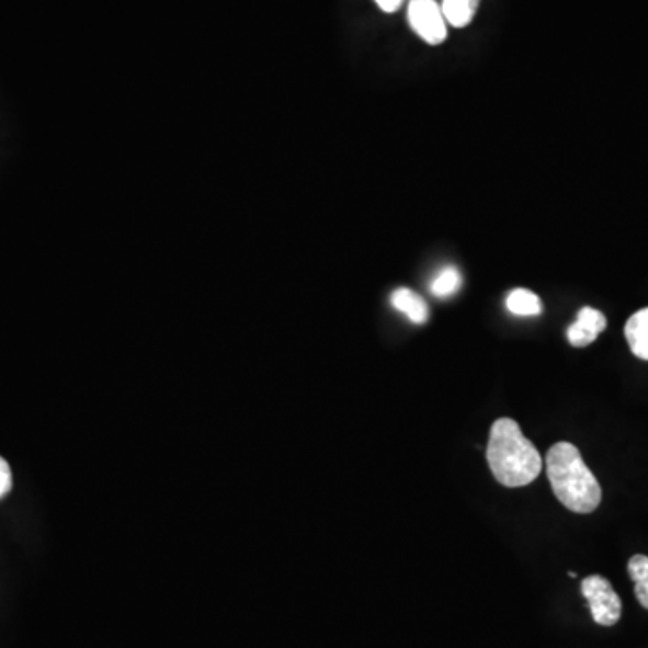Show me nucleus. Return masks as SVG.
<instances>
[{"label": "nucleus", "mask_w": 648, "mask_h": 648, "mask_svg": "<svg viewBox=\"0 0 648 648\" xmlns=\"http://www.w3.org/2000/svg\"><path fill=\"white\" fill-rule=\"evenodd\" d=\"M488 467L503 487L521 488L538 478L543 457L512 418H499L490 429Z\"/></svg>", "instance_id": "1"}, {"label": "nucleus", "mask_w": 648, "mask_h": 648, "mask_svg": "<svg viewBox=\"0 0 648 648\" xmlns=\"http://www.w3.org/2000/svg\"><path fill=\"white\" fill-rule=\"evenodd\" d=\"M546 474L553 492L575 513H591L602 503V487L573 443H555L548 451Z\"/></svg>", "instance_id": "2"}, {"label": "nucleus", "mask_w": 648, "mask_h": 648, "mask_svg": "<svg viewBox=\"0 0 648 648\" xmlns=\"http://www.w3.org/2000/svg\"><path fill=\"white\" fill-rule=\"evenodd\" d=\"M583 599L588 600L593 619L602 627H613L622 618V600L614 591L613 583L600 575L582 580Z\"/></svg>", "instance_id": "3"}, {"label": "nucleus", "mask_w": 648, "mask_h": 648, "mask_svg": "<svg viewBox=\"0 0 648 648\" xmlns=\"http://www.w3.org/2000/svg\"><path fill=\"white\" fill-rule=\"evenodd\" d=\"M408 21L411 30L429 46H440L447 38V21L436 0H411Z\"/></svg>", "instance_id": "4"}, {"label": "nucleus", "mask_w": 648, "mask_h": 648, "mask_svg": "<svg viewBox=\"0 0 648 648\" xmlns=\"http://www.w3.org/2000/svg\"><path fill=\"white\" fill-rule=\"evenodd\" d=\"M607 328V319L593 307H583L577 314V321L568 328V341L571 346L586 348L599 339Z\"/></svg>", "instance_id": "5"}, {"label": "nucleus", "mask_w": 648, "mask_h": 648, "mask_svg": "<svg viewBox=\"0 0 648 648\" xmlns=\"http://www.w3.org/2000/svg\"><path fill=\"white\" fill-rule=\"evenodd\" d=\"M391 305L398 312L408 316L409 321L414 325H423L429 321V307L425 299L411 288H397L391 294Z\"/></svg>", "instance_id": "6"}, {"label": "nucleus", "mask_w": 648, "mask_h": 648, "mask_svg": "<svg viewBox=\"0 0 648 648\" xmlns=\"http://www.w3.org/2000/svg\"><path fill=\"white\" fill-rule=\"evenodd\" d=\"M625 339L634 357L648 361V307L628 317L625 325Z\"/></svg>", "instance_id": "7"}, {"label": "nucleus", "mask_w": 648, "mask_h": 648, "mask_svg": "<svg viewBox=\"0 0 648 648\" xmlns=\"http://www.w3.org/2000/svg\"><path fill=\"white\" fill-rule=\"evenodd\" d=\"M508 312L519 317H535L543 312V302L528 288H515L507 297Z\"/></svg>", "instance_id": "8"}, {"label": "nucleus", "mask_w": 648, "mask_h": 648, "mask_svg": "<svg viewBox=\"0 0 648 648\" xmlns=\"http://www.w3.org/2000/svg\"><path fill=\"white\" fill-rule=\"evenodd\" d=\"M479 2L481 0H443L445 21L453 27H467L478 13Z\"/></svg>", "instance_id": "9"}, {"label": "nucleus", "mask_w": 648, "mask_h": 648, "mask_svg": "<svg viewBox=\"0 0 648 648\" xmlns=\"http://www.w3.org/2000/svg\"><path fill=\"white\" fill-rule=\"evenodd\" d=\"M462 272L457 271L456 266H445L431 283V292L440 299H445L454 296L462 288Z\"/></svg>", "instance_id": "10"}, {"label": "nucleus", "mask_w": 648, "mask_h": 648, "mask_svg": "<svg viewBox=\"0 0 648 648\" xmlns=\"http://www.w3.org/2000/svg\"><path fill=\"white\" fill-rule=\"evenodd\" d=\"M628 577L633 578V582H639L648 577V557L645 555H634L628 560Z\"/></svg>", "instance_id": "11"}, {"label": "nucleus", "mask_w": 648, "mask_h": 648, "mask_svg": "<svg viewBox=\"0 0 648 648\" xmlns=\"http://www.w3.org/2000/svg\"><path fill=\"white\" fill-rule=\"evenodd\" d=\"M11 487H13V476H11L10 465L4 457L0 456V499L10 492Z\"/></svg>", "instance_id": "12"}, {"label": "nucleus", "mask_w": 648, "mask_h": 648, "mask_svg": "<svg viewBox=\"0 0 648 648\" xmlns=\"http://www.w3.org/2000/svg\"><path fill=\"white\" fill-rule=\"evenodd\" d=\"M634 583H636V586H634V594H636V599L641 603V607L648 609V577Z\"/></svg>", "instance_id": "13"}, {"label": "nucleus", "mask_w": 648, "mask_h": 648, "mask_svg": "<svg viewBox=\"0 0 648 648\" xmlns=\"http://www.w3.org/2000/svg\"><path fill=\"white\" fill-rule=\"evenodd\" d=\"M375 2H377L378 8L386 11V13H395V11L400 10L403 4V0H375Z\"/></svg>", "instance_id": "14"}]
</instances>
